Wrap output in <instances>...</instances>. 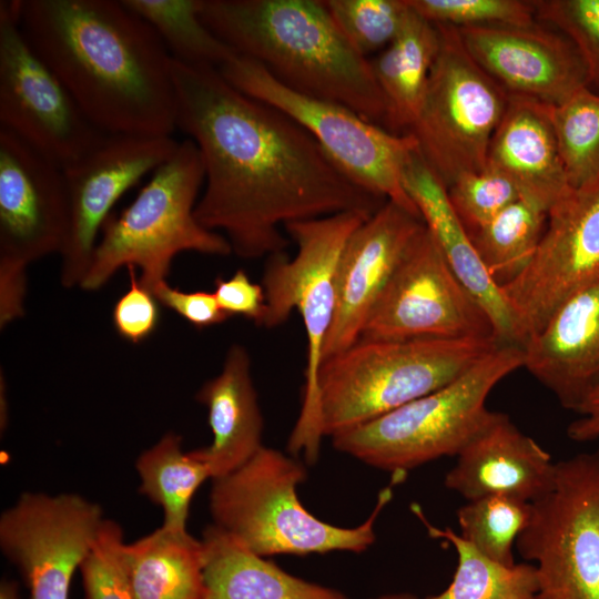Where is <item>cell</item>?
I'll return each instance as SVG.
<instances>
[{"mask_svg": "<svg viewBox=\"0 0 599 599\" xmlns=\"http://www.w3.org/2000/svg\"><path fill=\"white\" fill-rule=\"evenodd\" d=\"M140 493L163 510L162 527L184 532L190 505L197 488L211 478L207 466L192 450L184 451L182 437L166 433L136 459Z\"/></svg>", "mask_w": 599, "mask_h": 599, "instance_id": "28", "label": "cell"}, {"mask_svg": "<svg viewBox=\"0 0 599 599\" xmlns=\"http://www.w3.org/2000/svg\"><path fill=\"white\" fill-rule=\"evenodd\" d=\"M568 182L572 189L599 180V93L586 87L559 105H550Z\"/></svg>", "mask_w": 599, "mask_h": 599, "instance_id": "31", "label": "cell"}, {"mask_svg": "<svg viewBox=\"0 0 599 599\" xmlns=\"http://www.w3.org/2000/svg\"><path fill=\"white\" fill-rule=\"evenodd\" d=\"M200 17L290 89L384 125L386 105L369 58L351 45L323 0H201Z\"/></svg>", "mask_w": 599, "mask_h": 599, "instance_id": "3", "label": "cell"}, {"mask_svg": "<svg viewBox=\"0 0 599 599\" xmlns=\"http://www.w3.org/2000/svg\"><path fill=\"white\" fill-rule=\"evenodd\" d=\"M369 216L344 212L286 224L284 229L297 251L293 257L285 252L268 256L262 277L266 312L260 326L276 327L294 309L304 324L307 342L304 394L287 449L292 454L303 451L311 464L317 460L324 437L318 379L325 343L336 314L337 266L349 236Z\"/></svg>", "mask_w": 599, "mask_h": 599, "instance_id": "8", "label": "cell"}, {"mask_svg": "<svg viewBox=\"0 0 599 599\" xmlns=\"http://www.w3.org/2000/svg\"><path fill=\"white\" fill-rule=\"evenodd\" d=\"M121 560L133 599H201L202 541L162 526L123 544Z\"/></svg>", "mask_w": 599, "mask_h": 599, "instance_id": "26", "label": "cell"}, {"mask_svg": "<svg viewBox=\"0 0 599 599\" xmlns=\"http://www.w3.org/2000/svg\"><path fill=\"white\" fill-rule=\"evenodd\" d=\"M126 268L130 285L112 308V324L120 337L132 344H140L156 331L161 304L154 294L140 283L135 267Z\"/></svg>", "mask_w": 599, "mask_h": 599, "instance_id": "38", "label": "cell"}, {"mask_svg": "<svg viewBox=\"0 0 599 599\" xmlns=\"http://www.w3.org/2000/svg\"><path fill=\"white\" fill-rule=\"evenodd\" d=\"M0 128L62 169L106 135L28 43L12 0L0 1Z\"/></svg>", "mask_w": 599, "mask_h": 599, "instance_id": "13", "label": "cell"}, {"mask_svg": "<svg viewBox=\"0 0 599 599\" xmlns=\"http://www.w3.org/2000/svg\"><path fill=\"white\" fill-rule=\"evenodd\" d=\"M456 456L444 484L467 501L500 495L532 502L555 484L550 454L504 413L493 412Z\"/></svg>", "mask_w": 599, "mask_h": 599, "instance_id": "19", "label": "cell"}, {"mask_svg": "<svg viewBox=\"0 0 599 599\" xmlns=\"http://www.w3.org/2000/svg\"><path fill=\"white\" fill-rule=\"evenodd\" d=\"M436 27L439 49L409 133L424 161L448 187L459 175L486 169L508 93L471 58L455 27Z\"/></svg>", "mask_w": 599, "mask_h": 599, "instance_id": "10", "label": "cell"}, {"mask_svg": "<svg viewBox=\"0 0 599 599\" xmlns=\"http://www.w3.org/2000/svg\"><path fill=\"white\" fill-rule=\"evenodd\" d=\"M547 211L519 199L469 233L490 276L500 286L530 263L546 227Z\"/></svg>", "mask_w": 599, "mask_h": 599, "instance_id": "29", "label": "cell"}, {"mask_svg": "<svg viewBox=\"0 0 599 599\" xmlns=\"http://www.w3.org/2000/svg\"><path fill=\"white\" fill-rule=\"evenodd\" d=\"M0 599H19L17 583L8 580L2 581L0 586Z\"/></svg>", "mask_w": 599, "mask_h": 599, "instance_id": "42", "label": "cell"}, {"mask_svg": "<svg viewBox=\"0 0 599 599\" xmlns=\"http://www.w3.org/2000/svg\"><path fill=\"white\" fill-rule=\"evenodd\" d=\"M373 599H419V598L410 592H392V593L380 595Z\"/></svg>", "mask_w": 599, "mask_h": 599, "instance_id": "43", "label": "cell"}, {"mask_svg": "<svg viewBox=\"0 0 599 599\" xmlns=\"http://www.w3.org/2000/svg\"><path fill=\"white\" fill-rule=\"evenodd\" d=\"M423 220L386 201L349 236L337 273L336 314L324 348V362L353 346Z\"/></svg>", "mask_w": 599, "mask_h": 599, "instance_id": "18", "label": "cell"}, {"mask_svg": "<svg viewBox=\"0 0 599 599\" xmlns=\"http://www.w3.org/2000/svg\"><path fill=\"white\" fill-rule=\"evenodd\" d=\"M447 194L468 233L478 230L520 199L515 184L490 167L459 175L447 187Z\"/></svg>", "mask_w": 599, "mask_h": 599, "instance_id": "35", "label": "cell"}, {"mask_svg": "<svg viewBox=\"0 0 599 599\" xmlns=\"http://www.w3.org/2000/svg\"><path fill=\"white\" fill-rule=\"evenodd\" d=\"M456 29L471 58L508 94L559 105L589 87L580 55L562 33L539 24Z\"/></svg>", "mask_w": 599, "mask_h": 599, "instance_id": "17", "label": "cell"}, {"mask_svg": "<svg viewBox=\"0 0 599 599\" xmlns=\"http://www.w3.org/2000/svg\"><path fill=\"white\" fill-rule=\"evenodd\" d=\"M123 531L105 519L80 566L84 599H133L121 560Z\"/></svg>", "mask_w": 599, "mask_h": 599, "instance_id": "37", "label": "cell"}, {"mask_svg": "<svg viewBox=\"0 0 599 599\" xmlns=\"http://www.w3.org/2000/svg\"><path fill=\"white\" fill-rule=\"evenodd\" d=\"M423 18L455 28L538 24L531 1L520 0H407Z\"/></svg>", "mask_w": 599, "mask_h": 599, "instance_id": "34", "label": "cell"}, {"mask_svg": "<svg viewBox=\"0 0 599 599\" xmlns=\"http://www.w3.org/2000/svg\"><path fill=\"white\" fill-rule=\"evenodd\" d=\"M334 22L363 57L384 50L399 32L407 0H323Z\"/></svg>", "mask_w": 599, "mask_h": 599, "instance_id": "33", "label": "cell"}, {"mask_svg": "<svg viewBox=\"0 0 599 599\" xmlns=\"http://www.w3.org/2000/svg\"><path fill=\"white\" fill-rule=\"evenodd\" d=\"M220 307L230 316H242L261 325L266 312V296L262 284L253 282L240 268L229 277H216L213 291Z\"/></svg>", "mask_w": 599, "mask_h": 599, "instance_id": "40", "label": "cell"}, {"mask_svg": "<svg viewBox=\"0 0 599 599\" xmlns=\"http://www.w3.org/2000/svg\"><path fill=\"white\" fill-rule=\"evenodd\" d=\"M410 508L432 538L446 540L457 554V567L447 588L424 599H537L539 587L534 564L504 566L493 561L453 529L432 525L418 504H412Z\"/></svg>", "mask_w": 599, "mask_h": 599, "instance_id": "27", "label": "cell"}, {"mask_svg": "<svg viewBox=\"0 0 599 599\" xmlns=\"http://www.w3.org/2000/svg\"><path fill=\"white\" fill-rule=\"evenodd\" d=\"M522 351L524 367L575 410L599 377V280L565 300Z\"/></svg>", "mask_w": 599, "mask_h": 599, "instance_id": "20", "label": "cell"}, {"mask_svg": "<svg viewBox=\"0 0 599 599\" xmlns=\"http://www.w3.org/2000/svg\"><path fill=\"white\" fill-rule=\"evenodd\" d=\"M536 18L549 22L575 45L589 84L599 85V0L531 1Z\"/></svg>", "mask_w": 599, "mask_h": 599, "instance_id": "36", "label": "cell"}, {"mask_svg": "<svg viewBox=\"0 0 599 599\" xmlns=\"http://www.w3.org/2000/svg\"><path fill=\"white\" fill-rule=\"evenodd\" d=\"M176 129L204 165L195 217L253 260L284 252L281 225L344 212L372 215L387 200L343 171L281 110L234 88L210 65L172 58Z\"/></svg>", "mask_w": 599, "mask_h": 599, "instance_id": "1", "label": "cell"}, {"mask_svg": "<svg viewBox=\"0 0 599 599\" xmlns=\"http://www.w3.org/2000/svg\"><path fill=\"white\" fill-rule=\"evenodd\" d=\"M177 144L164 135L106 134L63 169L69 202L68 233L60 253L64 287L80 286L115 203L167 161Z\"/></svg>", "mask_w": 599, "mask_h": 599, "instance_id": "16", "label": "cell"}, {"mask_svg": "<svg viewBox=\"0 0 599 599\" xmlns=\"http://www.w3.org/2000/svg\"><path fill=\"white\" fill-rule=\"evenodd\" d=\"M524 367L522 347L500 344L447 385L332 438L341 453L406 477L444 456H456L493 412V388Z\"/></svg>", "mask_w": 599, "mask_h": 599, "instance_id": "7", "label": "cell"}, {"mask_svg": "<svg viewBox=\"0 0 599 599\" xmlns=\"http://www.w3.org/2000/svg\"><path fill=\"white\" fill-rule=\"evenodd\" d=\"M575 412L580 416L568 426V437L579 443L599 438V377L583 395Z\"/></svg>", "mask_w": 599, "mask_h": 599, "instance_id": "41", "label": "cell"}, {"mask_svg": "<svg viewBox=\"0 0 599 599\" xmlns=\"http://www.w3.org/2000/svg\"><path fill=\"white\" fill-rule=\"evenodd\" d=\"M508 177L520 197L545 211L570 186L550 116V105L508 94L506 111L490 140L487 166Z\"/></svg>", "mask_w": 599, "mask_h": 599, "instance_id": "22", "label": "cell"}, {"mask_svg": "<svg viewBox=\"0 0 599 599\" xmlns=\"http://www.w3.org/2000/svg\"><path fill=\"white\" fill-rule=\"evenodd\" d=\"M195 398L207 409L213 440L192 451L216 479L238 469L263 447L264 422L243 345L230 346L221 373L206 380Z\"/></svg>", "mask_w": 599, "mask_h": 599, "instance_id": "23", "label": "cell"}, {"mask_svg": "<svg viewBox=\"0 0 599 599\" xmlns=\"http://www.w3.org/2000/svg\"><path fill=\"white\" fill-rule=\"evenodd\" d=\"M122 2L153 28L176 61L219 69L237 54L203 23L201 0Z\"/></svg>", "mask_w": 599, "mask_h": 599, "instance_id": "30", "label": "cell"}, {"mask_svg": "<svg viewBox=\"0 0 599 599\" xmlns=\"http://www.w3.org/2000/svg\"><path fill=\"white\" fill-rule=\"evenodd\" d=\"M31 48L106 134L171 136L172 57L122 0H12Z\"/></svg>", "mask_w": 599, "mask_h": 599, "instance_id": "2", "label": "cell"}, {"mask_svg": "<svg viewBox=\"0 0 599 599\" xmlns=\"http://www.w3.org/2000/svg\"><path fill=\"white\" fill-rule=\"evenodd\" d=\"M159 303L201 329L224 323L230 316L220 307L213 292H184L166 280L150 290Z\"/></svg>", "mask_w": 599, "mask_h": 599, "instance_id": "39", "label": "cell"}, {"mask_svg": "<svg viewBox=\"0 0 599 599\" xmlns=\"http://www.w3.org/2000/svg\"><path fill=\"white\" fill-rule=\"evenodd\" d=\"M201 599H349L339 590L293 576L231 534L204 531Z\"/></svg>", "mask_w": 599, "mask_h": 599, "instance_id": "24", "label": "cell"}, {"mask_svg": "<svg viewBox=\"0 0 599 599\" xmlns=\"http://www.w3.org/2000/svg\"><path fill=\"white\" fill-rule=\"evenodd\" d=\"M219 70L244 94L300 123L356 183L420 217L403 185L404 170L418 151L413 134H394L343 104L292 90L244 55L235 54Z\"/></svg>", "mask_w": 599, "mask_h": 599, "instance_id": "9", "label": "cell"}, {"mask_svg": "<svg viewBox=\"0 0 599 599\" xmlns=\"http://www.w3.org/2000/svg\"><path fill=\"white\" fill-rule=\"evenodd\" d=\"M547 221L528 266L501 285L524 345L565 300L599 280V180L572 189Z\"/></svg>", "mask_w": 599, "mask_h": 599, "instance_id": "15", "label": "cell"}, {"mask_svg": "<svg viewBox=\"0 0 599 599\" xmlns=\"http://www.w3.org/2000/svg\"><path fill=\"white\" fill-rule=\"evenodd\" d=\"M403 185L453 273L489 317L496 338L524 346L518 323L501 286L490 276L450 204L447 187L417 151L407 163Z\"/></svg>", "mask_w": 599, "mask_h": 599, "instance_id": "21", "label": "cell"}, {"mask_svg": "<svg viewBox=\"0 0 599 599\" xmlns=\"http://www.w3.org/2000/svg\"><path fill=\"white\" fill-rule=\"evenodd\" d=\"M488 336L496 337L489 317L453 273L424 226L396 267L359 339Z\"/></svg>", "mask_w": 599, "mask_h": 599, "instance_id": "14", "label": "cell"}, {"mask_svg": "<svg viewBox=\"0 0 599 599\" xmlns=\"http://www.w3.org/2000/svg\"><path fill=\"white\" fill-rule=\"evenodd\" d=\"M516 548L536 567L537 599H599V448L556 463Z\"/></svg>", "mask_w": 599, "mask_h": 599, "instance_id": "11", "label": "cell"}, {"mask_svg": "<svg viewBox=\"0 0 599 599\" xmlns=\"http://www.w3.org/2000/svg\"><path fill=\"white\" fill-rule=\"evenodd\" d=\"M69 224L63 169L0 128V327L24 315L27 267L60 254Z\"/></svg>", "mask_w": 599, "mask_h": 599, "instance_id": "12", "label": "cell"}, {"mask_svg": "<svg viewBox=\"0 0 599 599\" xmlns=\"http://www.w3.org/2000/svg\"><path fill=\"white\" fill-rule=\"evenodd\" d=\"M369 517L345 528L318 519L300 501L296 487L306 468L280 450L263 446L247 463L213 479L210 511L215 526L231 534L255 554L274 555L362 552L375 541V521L393 498L392 477Z\"/></svg>", "mask_w": 599, "mask_h": 599, "instance_id": "5", "label": "cell"}, {"mask_svg": "<svg viewBox=\"0 0 599 599\" xmlns=\"http://www.w3.org/2000/svg\"><path fill=\"white\" fill-rule=\"evenodd\" d=\"M460 537L481 555L504 566H514V545L527 526L531 502L507 496L469 500L457 510Z\"/></svg>", "mask_w": 599, "mask_h": 599, "instance_id": "32", "label": "cell"}, {"mask_svg": "<svg viewBox=\"0 0 599 599\" xmlns=\"http://www.w3.org/2000/svg\"><path fill=\"white\" fill-rule=\"evenodd\" d=\"M439 43L436 24L409 6L397 35L369 59L386 105L383 128L387 131L400 135L413 128Z\"/></svg>", "mask_w": 599, "mask_h": 599, "instance_id": "25", "label": "cell"}, {"mask_svg": "<svg viewBox=\"0 0 599 599\" xmlns=\"http://www.w3.org/2000/svg\"><path fill=\"white\" fill-rule=\"evenodd\" d=\"M500 344L494 336L359 339L321 368L323 436L368 423L447 385Z\"/></svg>", "mask_w": 599, "mask_h": 599, "instance_id": "6", "label": "cell"}, {"mask_svg": "<svg viewBox=\"0 0 599 599\" xmlns=\"http://www.w3.org/2000/svg\"><path fill=\"white\" fill-rule=\"evenodd\" d=\"M204 179L196 144L190 139L179 142L134 200L106 219L79 287L97 291L120 268L133 266L140 270V283L151 290L166 280L173 260L182 252L230 255L226 237L195 217Z\"/></svg>", "mask_w": 599, "mask_h": 599, "instance_id": "4", "label": "cell"}]
</instances>
